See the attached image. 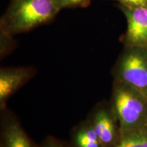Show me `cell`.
<instances>
[{
  "mask_svg": "<svg viewBox=\"0 0 147 147\" xmlns=\"http://www.w3.org/2000/svg\"><path fill=\"white\" fill-rule=\"evenodd\" d=\"M1 111V147H37L15 117L5 108Z\"/></svg>",
  "mask_w": 147,
  "mask_h": 147,
  "instance_id": "7",
  "label": "cell"
},
{
  "mask_svg": "<svg viewBox=\"0 0 147 147\" xmlns=\"http://www.w3.org/2000/svg\"><path fill=\"white\" fill-rule=\"evenodd\" d=\"M115 147H147V126L121 133Z\"/></svg>",
  "mask_w": 147,
  "mask_h": 147,
  "instance_id": "9",
  "label": "cell"
},
{
  "mask_svg": "<svg viewBox=\"0 0 147 147\" xmlns=\"http://www.w3.org/2000/svg\"><path fill=\"white\" fill-rule=\"evenodd\" d=\"M127 27L123 36L125 47H147V7H128L120 4Z\"/></svg>",
  "mask_w": 147,
  "mask_h": 147,
  "instance_id": "4",
  "label": "cell"
},
{
  "mask_svg": "<svg viewBox=\"0 0 147 147\" xmlns=\"http://www.w3.org/2000/svg\"><path fill=\"white\" fill-rule=\"evenodd\" d=\"M59 11L54 0H12L1 20V32L10 36L27 32Z\"/></svg>",
  "mask_w": 147,
  "mask_h": 147,
  "instance_id": "1",
  "label": "cell"
},
{
  "mask_svg": "<svg viewBox=\"0 0 147 147\" xmlns=\"http://www.w3.org/2000/svg\"><path fill=\"white\" fill-rule=\"evenodd\" d=\"M145 95H146V97H147V91L146 92V93H145Z\"/></svg>",
  "mask_w": 147,
  "mask_h": 147,
  "instance_id": "13",
  "label": "cell"
},
{
  "mask_svg": "<svg viewBox=\"0 0 147 147\" xmlns=\"http://www.w3.org/2000/svg\"><path fill=\"white\" fill-rule=\"evenodd\" d=\"M29 67H9L0 70V107L5 108L7 100L34 74Z\"/></svg>",
  "mask_w": 147,
  "mask_h": 147,
  "instance_id": "6",
  "label": "cell"
},
{
  "mask_svg": "<svg viewBox=\"0 0 147 147\" xmlns=\"http://www.w3.org/2000/svg\"><path fill=\"white\" fill-rule=\"evenodd\" d=\"M40 147H71V146L54 137H49L45 140Z\"/></svg>",
  "mask_w": 147,
  "mask_h": 147,
  "instance_id": "11",
  "label": "cell"
},
{
  "mask_svg": "<svg viewBox=\"0 0 147 147\" xmlns=\"http://www.w3.org/2000/svg\"><path fill=\"white\" fill-rule=\"evenodd\" d=\"M114 80L147 91V47H125L113 69Z\"/></svg>",
  "mask_w": 147,
  "mask_h": 147,
  "instance_id": "3",
  "label": "cell"
},
{
  "mask_svg": "<svg viewBox=\"0 0 147 147\" xmlns=\"http://www.w3.org/2000/svg\"><path fill=\"white\" fill-rule=\"evenodd\" d=\"M54 1L60 10L65 8L87 6L90 3V0H54Z\"/></svg>",
  "mask_w": 147,
  "mask_h": 147,
  "instance_id": "10",
  "label": "cell"
},
{
  "mask_svg": "<svg viewBox=\"0 0 147 147\" xmlns=\"http://www.w3.org/2000/svg\"><path fill=\"white\" fill-rule=\"evenodd\" d=\"M71 147H104L91 123L84 124L73 134Z\"/></svg>",
  "mask_w": 147,
  "mask_h": 147,
  "instance_id": "8",
  "label": "cell"
},
{
  "mask_svg": "<svg viewBox=\"0 0 147 147\" xmlns=\"http://www.w3.org/2000/svg\"><path fill=\"white\" fill-rule=\"evenodd\" d=\"M110 106L121 133L147 126V97L143 92L114 80Z\"/></svg>",
  "mask_w": 147,
  "mask_h": 147,
  "instance_id": "2",
  "label": "cell"
},
{
  "mask_svg": "<svg viewBox=\"0 0 147 147\" xmlns=\"http://www.w3.org/2000/svg\"><path fill=\"white\" fill-rule=\"evenodd\" d=\"M93 129L104 147H115L120 138L121 131L110 106L100 108L90 121Z\"/></svg>",
  "mask_w": 147,
  "mask_h": 147,
  "instance_id": "5",
  "label": "cell"
},
{
  "mask_svg": "<svg viewBox=\"0 0 147 147\" xmlns=\"http://www.w3.org/2000/svg\"><path fill=\"white\" fill-rule=\"evenodd\" d=\"M121 5L128 7H147V0H115Z\"/></svg>",
  "mask_w": 147,
  "mask_h": 147,
  "instance_id": "12",
  "label": "cell"
}]
</instances>
